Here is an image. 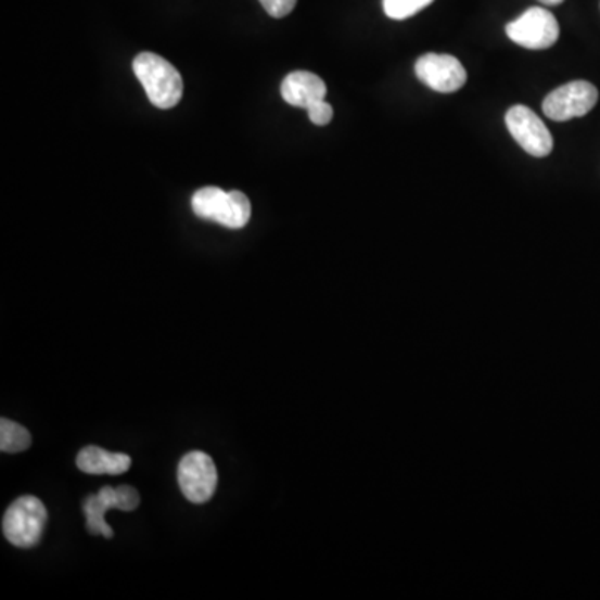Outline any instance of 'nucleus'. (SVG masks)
<instances>
[{"instance_id": "15", "label": "nucleus", "mask_w": 600, "mask_h": 600, "mask_svg": "<svg viewBox=\"0 0 600 600\" xmlns=\"http://www.w3.org/2000/svg\"><path fill=\"white\" fill-rule=\"evenodd\" d=\"M267 14L273 18H282L294 11L297 0H259Z\"/></svg>"}, {"instance_id": "7", "label": "nucleus", "mask_w": 600, "mask_h": 600, "mask_svg": "<svg viewBox=\"0 0 600 600\" xmlns=\"http://www.w3.org/2000/svg\"><path fill=\"white\" fill-rule=\"evenodd\" d=\"M599 101V90L587 80H574L552 90L544 99L542 111L556 123L575 119L589 114Z\"/></svg>"}, {"instance_id": "5", "label": "nucleus", "mask_w": 600, "mask_h": 600, "mask_svg": "<svg viewBox=\"0 0 600 600\" xmlns=\"http://www.w3.org/2000/svg\"><path fill=\"white\" fill-rule=\"evenodd\" d=\"M141 503V496L133 487H102L101 493L95 496L86 497L84 500V515H86L87 531L94 536H104L105 539L114 537V531L105 522L107 509H119V511H136Z\"/></svg>"}, {"instance_id": "4", "label": "nucleus", "mask_w": 600, "mask_h": 600, "mask_svg": "<svg viewBox=\"0 0 600 600\" xmlns=\"http://www.w3.org/2000/svg\"><path fill=\"white\" fill-rule=\"evenodd\" d=\"M506 34L521 48L542 51L558 42L561 30L552 12L542 8H531L521 17L507 24Z\"/></svg>"}, {"instance_id": "12", "label": "nucleus", "mask_w": 600, "mask_h": 600, "mask_svg": "<svg viewBox=\"0 0 600 600\" xmlns=\"http://www.w3.org/2000/svg\"><path fill=\"white\" fill-rule=\"evenodd\" d=\"M33 444L30 432L24 425L15 424L9 419L0 421V450L2 452H24Z\"/></svg>"}, {"instance_id": "11", "label": "nucleus", "mask_w": 600, "mask_h": 600, "mask_svg": "<svg viewBox=\"0 0 600 600\" xmlns=\"http://www.w3.org/2000/svg\"><path fill=\"white\" fill-rule=\"evenodd\" d=\"M130 465L132 459L127 454L107 452L98 446L84 447L77 456V468L90 475H120Z\"/></svg>"}, {"instance_id": "8", "label": "nucleus", "mask_w": 600, "mask_h": 600, "mask_svg": "<svg viewBox=\"0 0 600 600\" xmlns=\"http://www.w3.org/2000/svg\"><path fill=\"white\" fill-rule=\"evenodd\" d=\"M506 126L515 142L534 157H547L552 152L553 141L539 115L525 105H514L506 114Z\"/></svg>"}, {"instance_id": "6", "label": "nucleus", "mask_w": 600, "mask_h": 600, "mask_svg": "<svg viewBox=\"0 0 600 600\" xmlns=\"http://www.w3.org/2000/svg\"><path fill=\"white\" fill-rule=\"evenodd\" d=\"M177 481L189 502H209L216 494L217 481H219L213 457L201 450L183 456L177 469Z\"/></svg>"}, {"instance_id": "14", "label": "nucleus", "mask_w": 600, "mask_h": 600, "mask_svg": "<svg viewBox=\"0 0 600 600\" xmlns=\"http://www.w3.org/2000/svg\"><path fill=\"white\" fill-rule=\"evenodd\" d=\"M307 114H309V119L312 120V124L316 126H328L331 123L332 117H334V111H332V105L328 104L324 101L314 102L310 107L306 108Z\"/></svg>"}, {"instance_id": "3", "label": "nucleus", "mask_w": 600, "mask_h": 600, "mask_svg": "<svg viewBox=\"0 0 600 600\" xmlns=\"http://www.w3.org/2000/svg\"><path fill=\"white\" fill-rule=\"evenodd\" d=\"M48 519L42 500L34 496L18 497L5 511L2 533L12 546L30 549L42 539Z\"/></svg>"}, {"instance_id": "1", "label": "nucleus", "mask_w": 600, "mask_h": 600, "mask_svg": "<svg viewBox=\"0 0 600 600\" xmlns=\"http://www.w3.org/2000/svg\"><path fill=\"white\" fill-rule=\"evenodd\" d=\"M132 67L155 107L173 108L179 104L183 92L182 77L169 61L152 52H142L133 59Z\"/></svg>"}, {"instance_id": "2", "label": "nucleus", "mask_w": 600, "mask_h": 600, "mask_svg": "<svg viewBox=\"0 0 600 600\" xmlns=\"http://www.w3.org/2000/svg\"><path fill=\"white\" fill-rule=\"evenodd\" d=\"M192 210L204 220H213L229 229H242L251 220L252 207L247 195L219 188H202L192 197Z\"/></svg>"}, {"instance_id": "16", "label": "nucleus", "mask_w": 600, "mask_h": 600, "mask_svg": "<svg viewBox=\"0 0 600 600\" xmlns=\"http://www.w3.org/2000/svg\"><path fill=\"white\" fill-rule=\"evenodd\" d=\"M539 2H542V4H546V5H559V4H562L564 0H539Z\"/></svg>"}, {"instance_id": "10", "label": "nucleus", "mask_w": 600, "mask_h": 600, "mask_svg": "<svg viewBox=\"0 0 600 600\" xmlns=\"http://www.w3.org/2000/svg\"><path fill=\"white\" fill-rule=\"evenodd\" d=\"M281 94L288 104L307 108L314 102L324 101L328 95V86L316 74L297 71V73L289 74L282 80Z\"/></svg>"}, {"instance_id": "9", "label": "nucleus", "mask_w": 600, "mask_h": 600, "mask_svg": "<svg viewBox=\"0 0 600 600\" xmlns=\"http://www.w3.org/2000/svg\"><path fill=\"white\" fill-rule=\"evenodd\" d=\"M419 80L441 94H452L468 82V73L454 55L424 54L416 62Z\"/></svg>"}, {"instance_id": "13", "label": "nucleus", "mask_w": 600, "mask_h": 600, "mask_svg": "<svg viewBox=\"0 0 600 600\" xmlns=\"http://www.w3.org/2000/svg\"><path fill=\"white\" fill-rule=\"evenodd\" d=\"M434 0H384L385 15L394 21H404L421 12L422 9L431 5Z\"/></svg>"}]
</instances>
